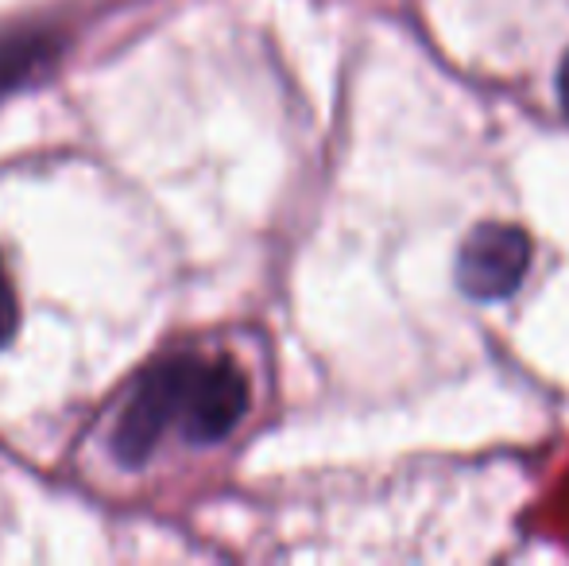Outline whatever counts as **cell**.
Returning <instances> with one entry per match:
<instances>
[{"label":"cell","instance_id":"6da1fadb","mask_svg":"<svg viewBox=\"0 0 569 566\" xmlns=\"http://www.w3.org/2000/svg\"><path fill=\"white\" fill-rule=\"evenodd\" d=\"M248 411V380L229 357L182 354L179 435L194 446L218 443Z\"/></svg>","mask_w":569,"mask_h":566},{"label":"cell","instance_id":"7a4b0ae2","mask_svg":"<svg viewBox=\"0 0 569 566\" xmlns=\"http://www.w3.org/2000/svg\"><path fill=\"white\" fill-rule=\"evenodd\" d=\"M527 272H531V237L519 226L485 221L465 237L457 252V287L480 302L516 295Z\"/></svg>","mask_w":569,"mask_h":566},{"label":"cell","instance_id":"3957f363","mask_svg":"<svg viewBox=\"0 0 569 566\" xmlns=\"http://www.w3.org/2000/svg\"><path fill=\"white\" fill-rule=\"evenodd\" d=\"M179 373L182 357L156 365L140 377L113 427V454L124 466H143L156 454L159 438L179 427Z\"/></svg>","mask_w":569,"mask_h":566},{"label":"cell","instance_id":"277c9868","mask_svg":"<svg viewBox=\"0 0 569 566\" xmlns=\"http://www.w3.org/2000/svg\"><path fill=\"white\" fill-rule=\"evenodd\" d=\"M54 59H59V43H54L51 31H4L0 36V98H8L20 86H28L31 78H39Z\"/></svg>","mask_w":569,"mask_h":566},{"label":"cell","instance_id":"5b68a950","mask_svg":"<svg viewBox=\"0 0 569 566\" xmlns=\"http://www.w3.org/2000/svg\"><path fill=\"white\" fill-rule=\"evenodd\" d=\"M16 322H20V307H16L12 280H8V268H4V260H0V349L12 341Z\"/></svg>","mask_w":569,"mask_h":566},{"label":"cell","instance_id":"8992f818","mask_svg":"<svg viewBox=\"0 0 569 566\" xmlns=\"http://www.w3.org/2000/svg\"><path fill=\"white\" fill-rule=\"evenodd\" d=\"M558 101H562V113L569 117V54L562 59V70H558Z\"/></svg>","mask_w":569,"mask_h":566}]
</instances>
